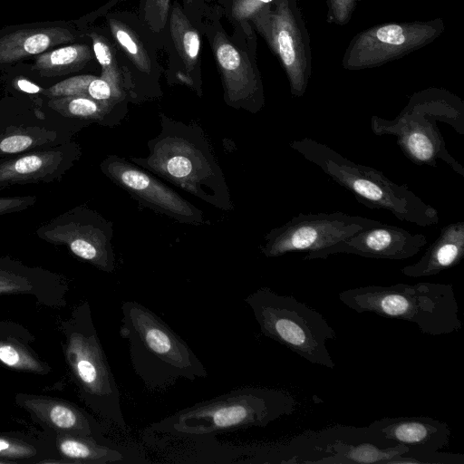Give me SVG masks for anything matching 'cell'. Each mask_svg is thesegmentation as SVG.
I'll use <instances>...</instances> for the list:
<instances>
[{"mask_svg":"<svg viewBox=\"0 0 464 464\" xmlns=\"http://www.w3.org/2000/svg\"><path fill=\"white\" fill-rule=\"evenodd\" d=\"M357 1H362V0H357Z\"/></svg>","mask_w":464,"mask_h":464,"instance_id":"39","label":"cell"},{"mask_svg":"<svg viewBox=\"0 0 464 464\" xmlns=\"http://www.w3.org/2000/svg\"><path fill=\"white\" fill-rule=\"evenodd\" d=\"M297 405L287 391L241 387L181 409L143 431L146 441L197 439L250 427H266L292 414Z\"/></svg>","mask_w":464,"mask_h":464,"instance_id":"2","label":"cell"},{"mask_svg":"<svg viewBox=\"0 0 464 464\" xmlns=\"http://www.w3.org/2000/svg\"><path fill=\"white\" fill-rule=\"evenodd\" d=\"M250 21L278 58L291 94L302 97L312 74V52L296 0H275Z\"/></svg>","mask_w":464,"mask_h":464,"instance_id":"9","label":"cell"},{"mask_svg":"<svg viewBox=\"0 0 464 464\" xmlns=\"http://www.w3.org/2000/svg\"><path fill=\"white\" fill-rule=\"evenodd\" d=\"M37 201L35 196L0 197V216L25 210Z\"/></svg>","mask_w":464,"mask_h":464,"instance_id":"36","label":"cell"},{"mask_svg":"<svg viewBox=\"0 0 464 464\" xmlns=\"http://www.w3.org/2000/svg\"><path fill=\"white\" fill-rule=\"evenodd\" d=\"M364 430L367 438L381 446L402 445L413 452L442 450L451 434L446 422L423 416L382 418Z\"/></svg>","mask_w":464,"mask_h":464,"instance_id":"19","label":"cell"},{"mask_svg":"<svg viewBox=\"0 0 464 464\" xmlns=\"http://www.w3.org/2000/svg\"><path fill=\"white\" fill-rule=\"evenodd\" d=\"M463 464L464 455L438 451H407L395 457L389 464Z\"/></svg>","mask_w":464,"mask_h":464,"instance_id":"33","label":"cell"},{"mask_svg":"<svg viewBox=\"0 0 464 464\" xmlns=\"http://www.w3.org/2000/svg\"><path fill=\"white\" fill-rule=\"evenodd\" d=\"M438 121L464 135V101L447 89L429 87L412 93L394 119L372 116L370 124L377 136L396 137L397 145L413 164L435 168L441 160L464 177V168L448 150Z\"/></svg>","mask_w":464,"mask_h":464,"instance_id":"3","label":"cell"},{"mask_svg":"<svg viewBox=\"0 0 464 464\" xmlns=\"http://www.w3.org/2000/svg\"><path fill=\"white\" fill-rule=\"evenodd\" d=\"M93 55L87 44H70L43 53L36 57L32 69L42 77L61 76L81 70Z\"/></svg>","mask_w":464,"mask_h":464,"instance_id":"29","label":"cell"},{"mask_svg":"<svg viewBox=\"0 0 464 464\" xmlns=\"http://www.w3.org/2000/svg\"><path fill=\"white\" fill-rule=\"evenodd\" d=\"M54 446L61 463L108 464L124 459L120 450L92 437L54 434Z\"/></svg>","mask_w":464,"mask_h":464,"instance_id":"27","label":"cell"},{"mask_svg":"<svg viewBox=\"0 0 464 464\" xmlns=\"http://www.w3.org/2000/svg\"><path fill=\"white\" fill-rule=\"evenodd\" d=\"M169 28L175 48L186 71L185 83L201 95L198 80L200 36L177 3L171 8Z\"/></svg>","mask_w":464,"mask_h":464,"instance_id":"26","label":"cell"},{"mask_svg":"<svg viewBox=\"0 0 464 464\" xmlns=\"http://www.w3.org/2000/svg\"><path fill=\"white\" fill-rule=\"evenodd\" d=\"M160 122L159 135L147 142L149 154L130 160L217 208L232 210L223 170L202 128L163 112Z\"/></svg>","mask_w":464,"mask_h":464,"instance_id":"1","label":"cell"},{"mask_svg":"<svg viewBox=\"0 0 464 464\" xmlns=\"http://www.w3.org/2000/svg\"><path fill=\"white\" fill-rule=\"evenodd\" d=\"M0 464H7V462L3 459H0Z\"/></svg>","mask_w":464,"mask_h":464,"instance_id":"38","label":"cell"},{"mask_svg":"<svg viewBox=\"0 0 464 464\" xmlns=\"http://www.w3.org/2000/svg\"><path fill=\"white\" fill-rule=\"evenodd\" d=\"M31 337L15 323H0V362L14 371L47 375L53 369L31 348Z\"/></svg>","mask_w":464,"mask_h":464,"instance_id":"25","label":"cell"},{"mask_svg":"<svg viewBox=\"0 0 464 464\" xmlns=\"http://www.w3.org/2000/svg\"><path fill=\"white\" fill-rule=\"evenodd\" d=\"M68 290L67 280L61 274L0 256V295H28L39 304L63 307Z\"/></svg>","mask_w":464,"mask_h":464,"instance_id":"20","label":"cell"},{"mask_svg":"<svg viewBox=\"0 0 464 464\" xmlns=\"http://www.w3.org/2000/svg\"><path fill=\"white\" fill-rule=\"evenodd\" d=\"M90 37L92 41V51L94 56L102 67L101 77L105 78L117 84L118 86L123 88L129 98L128 84L123 79L122 74L117 65L110 44L102 35L94 33L91 34Z\"/></svg>","mask_w":464,"mask_h":464,"instance_id":"31","label":"cell"},{"mask_svg":"<svg viewBox=\"0 0 464 464\" xmlns=\"http://www.w3.org/2000/svg\"><path fill=\"white\" fill-rule=\"evenodd\" d=\"M316 463L389 464L409 449L402 445L381 446L367 438L364 427H333L314 433Z\"/></svg>","mask_w":464,"mask_h":464,"instance_id":"18","label":"cell"},{"mask_svg":"<svg viewBox=\"0 0 464 464\" xmlns=\"http://www.w3.org/2000/svg\"><path fill=\"white\" fill-rule=\"evenodd\" d=\"M73 40V34L63 27L17 30L0 38V63L43 53L53 46Z\"/></svg>","mask_w":464,"mask_h":464,"instance_id":"24","label":"cell"},{"mask_svg":"<svg viewBox=\"0 0 464 464\" xmlns=\"http://www.w3.org/2000/svg\"><path fill=\"white\" fill-rule=\"evenodd\" d=\"M128 102L97 101L88 96H64L44 99L42 106L61 117L85 127L96 123L104 127L118 126L128 112Z\"/></svg>","mask_w":464,"mask_h":464,"instance_id":"23","label":"cell"},{"mask_svg":"<svg viewBox=\"0 0 464 464\" xmlns=\"http://www.w3.org/2000/svg\"><path fill=\"white\" fill-rule=\"evenodd\" d=\"M289 145L366 208L388 210L401 221L422 227L439 223L435 208L425 203L406 184L393 182L381 170L352 161L310 138L294 140Z\"/></svg>","mask_w":464,"mask_h":464,"instance_id":"5","label":"cell"},{"mask_svg":"<svg viewBox=\"0 0 464 464\" xmlns=\"http://www.w3.org/2000/svg\"><path fill=\"white\" fill-rule=\"evenodd\" d=\"M101 171L128 192L140 205L177 222L199 226L206 223L203 212L165 185L150 172L118 155H109Z\"/></svg>","mask_w":464,"mask_h":464,"instance_id":"14","label":"cell"},{"mask_svg":"<svg viewBox=\"0 0 464 464\" xmlns=\"http://www.w3.org/2000/svg\"><path fill=\"white\" fill-rule=\"evenodd\" d=\"M85 126L31 102L0 103V159L69 142Z\"/></svg>","mask_w":464,"mask_h":464,"instance_id":"11","label":"cell"},{"mask_svg":"<svg viewBox=\"0 0 464 464\" xmlns=\"http://www.w3.org/2000/svg\"><path fill=\"white\" fill-rule=\"evenodd\" d=\"M0 459L7 464L61 463L56 449L17 432H0Z\"/></svg>","mask_w":464,"mask_h":464,"instance_id":"28","label":"cell"},{"mask_svg":"<svg viewBox=\"0 0 464 464\" xmlns=\"http://www.w3.org/2000/svg\"><path fill=\"white\" fill-rule=\"evenodd\" d=\"M111 34L117 44L141 72H151L150 58L136 33L127 24L116 19H109Z\"/></svg>","mask_w":464,"mask_h":464,"instance_id":"30","label":"cell"},{"mask_svg":"<svg viewBox=\"0 0 464 464\" xmlns=\"http://www.w3.org/2000/svg\"><path fill=\"white\" fill-rule=\"evenodd\" d=\"M227 106L257 113L265 106L264 87L255 57L234 44L221 30L212 37Z\"/></svg>","mask_w":464,"mask_h":464,"instance_id":"15","label":"cell"},{"mask_svg":"<svg viewBox=\"0 0 464 464\" xmlns=\"http://www.w3.org/2000/svg\"><path fill=\"white\" fill-rule=\"evenodd\" d=\"M274 1L275 0H234L231 5V17L243 24L251 20L257 13Z\"/></svg>","mask_w":464,"mask_h":464,"instance_id":"35","label":"cell"},{"mask_svg":"<svg viewBox=\"0 0 464 464\" xmlns=\"http://www.w3.org/2000/svg\"><path fill=\"white\" fill-rule=\"evenodd\" d=\"M427 243L428 239L422 234H412L402 227L381 222L323 250L307 253L304 260L324 259L337 254L402 260L417 255Z\"/></svg>","mask_w":464,"mask_h":464,"instance_id":"16","label":"cell"},{"mask_svg":"<svg viewBox=\"0 0 464 464\" xmlns=\"http://www.w3.org/2000/svg\"><path fill=\"white\" fill-rule=\"evenodd\" d=\"M261 333L311 363L334 369L327 342L335 331L321 313L293 295L261 287L244 299Z\"/></svg>","mask_w":464,"mask_h":464,"instance_id":"8","label":"cell"},{"mask_svg":"<svg viewBox=\"0 0 464 464\" xmlns=\"http://www.w3.org/2000/svg\"><path fill=\"white\" fill-rule=\"evenodd\" d=\"M35 235L49 244L67 247L74 256L101 271L115 270L113 224L86 206L57 215L38 227Z\"/></svg>","mask_w":464,"mask_h":464,"instance_id":"12","label":"cell"},{"mask_svg":"<svg viewBox=\"0 0 464 464\" xmlns=\"http://www.w3.org/2000/svg\"><path fill=\"white\" fill-rule=\"evenodd\" d=\"M12 85L14 90L31 96V102L34 104L42 106L44 102L43 92L44 88L23 76H19L14 79Z\"/></svg>","mask_w":464,"mask_h":464,"instance_id":"37","label":"cell"},{"mask_svg":"<svg viewBox=\"0 0 464 464\" xmlns=\"http://www.w3.org/2000/svg\"><path fill=\"white\" fill-rule=\"evenodd\" d=\"M63 350L72 378L84 403L102 420L127 428L121 392L95 329L88 302L61 322Z\"/></svg>","mask_w":464,"mask_h":464,"instance_id":"7","label":"cell"},{"mask_svg":"<svg viewBox=\"0 0 464 464\" xmlns=\"http://www.w3.org/2000/svg\"><path fill=\"white\" fill-rule=\"evenodd\" d=\"M169 9L170 0H141L140 18L149 29L159 33L167 24Z\"/></svg>","mask_w":464,"mask_h":464,"instance_id":"32","label":"cell"},{"mask_svg":"<svg viewBox=\"0 0 464 464\" xmlns=\"http://www.w3.org/2000/svg\"><path fill=\"white\" fill-rule=\"evenodd\" d=\"M379 223V220L341 211L299 213L284 225L268 231L264 236L260 251L266 257H278L294 252H316Z\"/></svg>","mask_w":464,"mask_h":464,"instance_id":"13","label":"cell"},{"mask_svg":"<svg viewBox=\"0 0 464 464\" xmlns=\"http://www.w3.org/2000/svg\"><path fill=\"white\" fill-rule=\"evenodd\" d=\"M444 30L441 18L376 24L353 36L343 56L342 66L348 71L381 66L426 46Z\"/></svg>","mask_w":464,"mask_h":464,"instance_id":"10","label":"cell"},{"mask_svg":"<svg viewBox=\"0 0 464 464\" xmlns=\"http://www.w3.org/2000/svg\"><path fill=\"white\" fill-rule=\"evenodd\" d=\"M338 296L357 313H374L414 323L425 334H450L462 327L457 298L450 284L367 285L343 290Z\"/></svg>","mask_w":464,"mask_h":464,"instance_id":"6","label":"cell"},{"mask_svg":"<svg viewBox=\"0 0 464 464\" xmlns=\"http://www.w3.org/2000/svg\"><path fill=\"white\" fill-rule=\"evenodd\" d=\"M464 257V221L452 222L440 229V235L414 264L401 268L409 277H425L440 274L459 265Z\"/></svg>","mask_w":464,"mask_h":464,"instance_id":"22","label":"cell"},{"mask_svg":"<svg viewBox=\"0 0 464 464\" xmlns=\"http://www.w3.org/2000/svg\"><path fill=\"white\" fill-rule=\"evenodd\" d=\"M120 336L129 344L136 375L152 391H163L179 379L208 377L201 361L157 314L136 301L121 306Z\"/></svg>","mask_w":464,"mask_h":464,"instance_id":"4","label":"cell"},{"mask_svg":"<svg viewBox=\"0 0 464 464\" xmlns=\"http://www.w3.org/2000/svg\"><path fill=\"white\" fill-rule=\"evenodd\" d=\"M357 0H326V21L329 24L344 25L348 24L355 10Z\"/></svg>","mask_w":464,"mask_h":464,"instance_id":"34","label":"cell"},{"mask_svg":"<svg viewBox=\"0 0 464 464\" xmlns=\"http://www.w3.org/2000/svg\"><path fill=\"white\" fill-rule=\"evenodd\" d=\"M82 156L75 140L0 159V188L61 180Z\"/></svg>","mask_w":464,"mask_h":464,"instance_id":"17","label":"cell"},{"mask_svg":"<svg viewBox=\"0 0 464 464\" xmlns=\"http://www.w3.org/2000/svg\"><path fill=\"white\" fill-rule=\"evenodd\" d=\"M14 403L38 424L53 434L100 439L102 426L89 413L66 400L45 395L17 393Z\"/></svg>","mask_w":464,"mask_h":464,"instance_id":"21","label":"cell"}]
</instances>
